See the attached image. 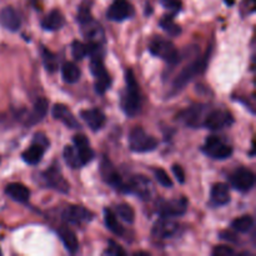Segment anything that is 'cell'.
Here are the masks:
<instances>
[{
	"mask_svg": "<svg viewBox=\"0 0 256 256\" xmlns=\"http://www.w3.org/2000/svg\"><path fill=\"white\" fill-rule=\"evenodd\" d=\"M125 92L122 99V106L125 114L129 118H134L142 110V92H140L139 84L134 76L132 70H126L125 74Z\"/></svg>",
	"mask_w": 256,
	"mask_h": 256,
	"instance_id": "cell-1",
	"label": "cell"
},
{
	"mask_svg": "<svg viewBox=\"0 0 256 256\" xmlns=\"http://www.w3.org/2000/svg\"><path fill=\"white\" fill-rule=\"evenodd\" d=\"M149 50L152 55L165 60L170 65H175L180 59L176 46L170 40L164 39V38L155 36L150 42Z\"/></svg>",
	"mask_w": 256,
	"mask_h": 256,
	"instance_id": "cell-2",
	"label": "cell"
},
{
	"mask_svg": "<svg viewBox=\"0 0 256 256\" xmlns=\"http://www.w3.org/2000/svg\"><path fill=\"white\" fill-rule=\"evenodd\" d=\"M208 59L206 58H202V59H198L195 62H192V64H189L188 66H185L179 74L175 78L174 82H172V94L175 92H179L196 76L199 72H202L206 68Z\"/></svg>",
	"mask_w": 256,
	"mask_h": 256,
	"instance_id": "cell-3",
	"label": "cell"
},
{
	"mask_svg": "<svg viewBox=\"0 0 256 256\" xmlns=\"http://www.w3.org/2000/svg\"><path fill=\"white\" fill-rule=\"evenodd\" d=\"M129 146L135 152H149L158 148V140L148 134L142 128L136 126L129 134Z\"/></svg>",
	"mask_w": 256,
	"mask_h": 256,
	"instance_id": "cell-4",
	"label": "cell"
},
{
	"mask_svg": "<svg viewBox=\"0 0 256 256\" xmlns=\"http://www.w3.org/2000/svg\"><path fill=\"white\" fill-rule=\"evenodd\" d=\"M124 192L136 195L142 200H150L155 195V188L152 180L142 175H135L128 184H125Z\"/></svg>",
	"mask_w": 256,
	"mask_h": 256,
	"instance_id": "cell-5",
	"label": "cell"
},
{
	"mask_svg": "<svg viewBox=\"0 0 256 256\" xmlns=\"http://www.w3.org/2000/svg\"><path fill=\"white\" fill-rule=\"evenodd\" d=\"M232 124H234V118H232V112L224 109H209L206 115H205L202 128L218 132V130H222L225 128L232 126Z\"/></svg>",
	"mask_w": 256,
	"mask_h": 256,
	"instance_id": "cell-6",
	"label": "cell"
},
{
	"mask_svg": "<svg viewBox=\"0 0 256 256\" xmlns=\"http://www.w3.org/2000/svg\"><path fill=\"white\" fill-rule=\"evenodd\" d=\"M232 148L219 136H209L204 142L202 152L212 159L224 160L232 155Z\"/></svg>",
	"mask_w": 256,
	"mask_h": 256,
	"instance_id": "cell-7",
	"label": "cell"
},
{
	"mask_svg": "<svg viewBox=\"0 0 256 256\" xmlns=\"http://www.w3.org/2000/svg\"><path fill=\"white\" fill-rule=\"evenodd\" d=\"M90 70L95 79V92L98 94H104L112 85V78L105 69L102 58H92L90 62Z\"/></svg>",
	"mask_w": 256,
	"mask_h": 256,
	"instance_id": "cell-8",
	"label": "cell"
},
{
	"mask_svg": "<svg viewBox=\"0 0 256 256\" xmlns=\"http://www.w3.org/2000/svg\"><path fill=\"white\" fill-rule=\"evenodd\" d=\"M188 210V200L185 198L172 200H160L156 205V212L160 218L182 216Z\"/></svg>",
	"mask_w": 256,
	"mask_h": 256,
	"instance_id": "cell-9",
	"label": "cell"
},
{
	"mask_svg": "<svg viewBox=\"0 0 256 256\" xmlns=\"http://www.w3.org/2000/svg\"><path fill=\"white\" fill-rule=\"evenodd\" d=\"M42 182L46 188H52V189L56 190V192L66 194L69 192V184L66 180L62 178V172H60L58 165H52V168L46 170V172H42Z\"/></svg>",
	"mask_w": 256,
	"mask_h": 256,
	"instance_id": "cell-10",
	"label": "cell"
},
{
	"mask_svg": "<svg viewBox=\"0 0 256 256\" xmlns=\"http://www.w3.org/2000/svg\"><path fill=\"white\" fill-rule=\"evenodd\" d=\"M209 108L206 105H194L178 115V120L189 128H202Z\"/></svg>",
	"mask_w": 256,
	"mask_h": 256,
	"instance_id": "cell-11",
	"label": "cell"
},
{
	"mask_svg": "<svg viewBox=\"0 0 256 256\" xmlns=\"http://www.w3.org/2000/svg\"><path fill=\"white\" fill-rule=\"evenodd\" d=\"M100 174H102V180L106 182L108 185H110L114 189L119 190V192H124L125 184L122 182V176L118 172L116 168L112 165V162H110L106 158H102V162H100Z\"/></svg>",
	"mask_w": 256,
	"mask_h": 256,
	"instance_id": "cell-12",
	"label": "cell"
},
{
	"mask_svg": "<svg viewBox=\"0 0 256 256\" xmlns=\"http://www.w3.org/2000/svg\"><path fill=\"white\" fill-rule=\"evenodd\" d=\"M180 230V225L170 218H162L154 224L152 229V235L156 239L166 240L176 236Z\"/></svg>",
	"mask_w": 256,
	"mask_h": 256,
	"instance_id": "cell-13",
	"label": "cell"
},
{
	"mask_svg": "<svg viewBox=\"0 0 256 256\" xmlns=\"http://www.w3.org/2000/svg\"><path fill=\"white\" fill-rule=\"evenodd\" d=\"M230 180H232V186L242 192H250L255 185L254 172L246 168H239V169L235 170Z\"/></svg>",
	"mask_w": 256,
	"mask_h": 256,
	"instance_id": "cell-14",
	"label": "cell"
},
{
	"mask_svg": "<svg viewBox=\"0 0 256 256\" xmlns=\"http://www.w3.org/2000/svg\"><path fill=\"white\" fill-rule=\"evenodd\" d=\"M134 15V9L129 0H114L106 12L108 19L112 22H124Z\"/></svg>",
	"mask_w": 256,
	"mask_h": 256,
	"instance_id": "cell-15",
	"label": "cell"
},
{
	"mask_svg": "<svg viewBox=\"0 0 256 256\" xmlns=\"http://www.w3.org/2000/svg\"><path fill=\"white\" fill-rule=\"evenodd\" d=\"M62 219L69 224H84V222H92L94 219V214L79 205H72L64 209Z\"/></svg>",
	"mask_w": 256,
	"mask_h": 256,
	"instance_id": "cell-16",
	"label": "cell"
},
{
	"mask_svg": "<svg viewBox=\"0 0 256 256\" xmlns=\"http://www.w3.org/2000/svg\"><path fill=\"white\" fill-rule=\"evenodd\" d=\"M82 32L85 39L89 42V44H102L105 42L104 30L102 25L94 19H90L82 24Z\"/></svg>",
	"mask_w": 256,
	"mask_h": 256,
	"instance_id": "cell-17",
	"label": "cell"
},
{
	"mask_svg": "<svg viewBox=\"0 0 256 256\" xmlns=\"http://www.w3.org/2000/svg\"><path fill=\"white\" fill-rule=\"evenodd\" d=\"M80 116L84 120L85 124L92 130V132H98V130L102 129L104 126L105 122H106V116H105L104 112L100 109L96 108H92V109L82 110L80 112Z\"/></svg>",
	"mask_w": 256,
	"mask_h": 256,
	"instance_id": "cell-18",
	"label": "cell"
},
{
	"mask_svg": "<svg viewBox=\"0 0 256 256\" xmlns=\"http://www.w3.org/2000/svg\"><path fill=\"white\" fill-rule=\"evenodd\" d=\"M52 116L54 119L59 120L62 124L66 125L70 129H79L80 124L78 122L76 118L72 112V110L64 104H55L52 108Z\"/></svg>",
	"mask_w": 256,
	"mask_h": 256,
	"instance_id": "cell-19",
	"label": "cell"
},
{
	"mask_svg": "<svg viewBox=\"0 0 256 256\" xmlns=\"http://www.w3.org/2000/svg\"><path fill=\"white\" fill-rule=\"evenodd\" d=\"M74 148L76 149L78 155H79V159L82 162V165L88 164V162H92L95 158L94 150L90 148L89 140H88L86 136L84 135H75L74 136Z\"/></svg>",
	"mask_w": 256,
	"mask_h": 256,
	"instance_id": "cell-20",
	"label": "cell"
},
{
	"mask_svg": "<svg viewBox=\"0 0 256 256\" xmlns=\"http://www.w3.org/2000/svg\"><path fill=\"white\" fill-rule=\"evenodd\" d=\"M0 24L4 29L9 30V32H16L20 29L22 19H20L19 14L14 8L6 6L0 12Z\"/></svg>",
	"mask_w": 256,
	"mask_h": 256,
	"instance_id": "cell-21",
	"label": "cell"
},
{
	"mask_svg": "<svg viewBox=\"0 0 256 256\" xmlns=\"http://www.w3.org/2000/svg\"><path fill=\"white\" fill-rule=\"evenodd\" d=\"M48 108H49V102H48L46 99L44 98H40L35 102L34 106H32V112H29V115L26 116V120H25V124L28 126H32L35 124H39L45 116H46Z\"/></svg>",
	"mask_w": 256,
	"mask_h": 256,
	"instance_id": "cell-22",
	"label": "cell"
},
{
	"mask_svg": "<svg viewBox=\"0 0 256 256\" xmlns=\"http://www.w3.org/2000/svg\"><path fill=\"white\" fill-rule=\"evenodd\" d=\"M5 194L14 202L25 204L30 199V190L20 182H12L5 188Z\"/></svg>",
	"mask_w": 256,
	"mask_h": 256,
	"instance_id": "cell-23",
	"label": "cell"
},
{
	"mask_svg": "<svg viewBox=\"0 0 256 256\" xmlns=\"http://www.w3.org/2000/svg\"><path fill=\"white\" fill-rule=\"evenodd\" d=\"M210 200H212V204L215 205V206H222V205L229 204V186L226 184H224V182H218V184H215L212 189Z\"/></svg>",
	"mask_w": 256,
	"mask_h": 256,
	"instance_id": "cell-24",
	"label": "cell"
},
{
	"mask_svg": "<svg viewBox=\"0 0 256 256\" xmlns=\"http://www.w3.org/2000/svg\"><path fill=\"white\" fill-rule=\"evenodd\" d=\"M65 25V18L60 10L54 9L42 19V26L48 32H55V30L62 29Z\"/></svg>",
	"mask_w": 256,
	"mask_h": 256,
	"instance_id": "cell-25",
	"label": "cell"
},
{
	"mask_svg": "<svg viewBox=\"0 0 256 256\" xmlns=\"http://www.w3.org/2000/svg\"><path fill=\"white\" fill-rule=\"evenodd\" d=\"M45 149H48V148L39 144V142H32V146H30L26 152H22V160H24L25 162H28L29 165H36L38 162L42 159Z\"/></svg>",
	"mask_w": 256,
	"mask_h": 256,
	"instance_id": "cell-26",
	"label": "cell"
},
{
	"mask_svg": "<svg viewBox=\"0 0 256 256\" xmlns=\"http://www.w3.org/2000/svg\"><path fill=\"white\" fill-rule=\"evenodd\" d=\"M58 232H59V236L62 239V244H64L65 249L72 252V254L76 252L78 249H79V242H78L75 232L69 228H62Z\"/></svg>",
	"mask_w": 256,
	"mask_h": 256,
	"instance_id": "cell-27",
	"label": "cell"
},
{
	"mask_svg": "<svg viewBox=\"0 0 256 256\" xmlns=\"http://www.w3.org/2000/svg\"><path fill=\"white\" fill-rule=\"evenodd\" d=\"M62 79L68 84H75V82H79L80 76H82V72H80L79 66H76V64L72 62H64L62 68Z\"/></svg>",
	"mask_w": 256,
	"mask_h": 256,
	"instance_id": "cell-28",
	"label": "cell"
},
{
	"mask_svg": "<svg viewBox=\"0 0 256 256\" xmlns=\"http://www.w3.org/2000/svg\"><path fill=\"white\" fill-rule=\"evenodd\" d=\"M104 222L108 229H109L112 234L118 235V236H122V235H124V229H122V226L120 225V222H118L116 214H114L110 209L104 210Z\"/></svg>",
	"mask_w": 256,
	"mask_h": 256,
	"instance_id": "cell-29",
	"label": "cell"
},
{
	"mask_svg": "<svg viewBox=\"0 0 256 256\" xmlns=\"http://www.w3.org/2000/svg\"><path fill=\"white\" fill-rule=\"evenodd\" d=\"M254 219L250 215H242L232 222V228L238 232H249L254 228Z\"/></svg>",
	"mask_w": 256,
	"mask_h": 256,
	"instance_id": "cell-30",
	"label": "cell"
},
{
	"mask_svg": "<svg viewBox=\"0 0 256 256\" xmlns=\"http://www.w3.org/2000/svg\"><path fill=\"white\" fill-rule=\"evenodd\" d=\"M160 28L164 30L166 34L172 35V36H178L182 32V28L174 22L172 15H165L162 20H160Z\"/></svg>",
	"mask_w": 256,
	"mask_h": 256,
	"instance_id": "cell-31",
	"label": "cell"
},
{
	"mask_svg": "<svg viewBox=\"0 0 256 256\" xmlns=\"http://www.w3.org/2000/svg\"><path fill=\"white\" fill-rule=\"evenodd\" d=\"M64 159L65 162L69 165L72 169H79L82 166V162L79 159V155H78L76 149L74 146H65L64 149Z\"/></svg>",
	"mask_w": 256,
	"mask_h": 256,
	"instance_id": "cell-32",
	"label": "cell"
},
{
	"mask_svg": "<svg viewBox=\"0 0 256 256\" xmlns=\"http://www.w3.org/2000/svg\"><path fill=\"white\" fill-rule=\"evenodd\" d=\"M116 214L122 220L128 224H132L135 220V212L130 205L120 204L116 206Z\"/></svg>",
	"mask_w": 256,
	"mask_h": 256,
	"instance_id": "cell-33",
	"label": "cell"
},
{
	"mask_svg": "<svg viewBox=\"0 0 256 256\" xmlns=\"http://www.w3.org/2000/svg\"><path fill=\"white\" fill-rule=\"evenodd\" d=\"M42 62H44L45 69L49 72H54L58 70V59L56 55L48 49H42Z\"/></svg>",
	"mask_w": 256,
	"mask_h": 256,
	"instance_id": "cell-34",
	"label": "cell"
},
{
	"mask_svg": "<svg viewBox=\"0 0 256 256\" xmlns=\"http://www.w3.org/2000/svg\"><path fill=\"white\" fill-rule=\"evenodd\" d=\"M72 54L76 60H82V58L88 55V44L75 40L72 46Z\"/></svg>",
	"mask_w": 256,
	"mask_h": 256,
	"instance_id": "cell-35",
	"label": "cell"
},
{
	"mask_svg": "<svg viewBox=\"0 0 256 256\" xmlns=\"http://www.w3.org/2000/svg\"><path fill=\"white\" fill-rule=\"evenodd\" d=\"M154 175L160 185H162V186H165V188L172 186V180L170 179V176L168 175V172H165L164 169H162V168H158V169L154 170Z\"/></svg>",
	"mask_w": 256,
	"mask_h": 256,
	"instance_id": "cell-36",
	"label": "cell"
},
{
	"mask_svg": "<svg viewBox=\"0 0 256 256\" xmlns=\"http://www.w3.org/2000/svg\"><path fill=\"white\" fill-rule=\"evenodd\" d=\"M108 244H109V246H108V250L105 252V254L106 255H112V256L126 255V252H125L122 246H119L116 242H112V240H109V242H108Z\"/></svg>",
	"mask_w": 256,
	"mask_h": 256,
	"instance_id": "cell-37",
	"label": "cell"
},
{
	"mask_svg": "<svg viewBox=\"0 0 256 256\" xmlns=\"http://www.w3.org/2000/svg\"><path fill=\"white\" fill-rule=\"evenodd\" d=\"M212 255L214 256H234L235 250L232 246L228 245H220V246L214 248L212 250Z\"/></svg>",
	"mask_w": 256,
	"mask_h": 256,
	"instance_id": "cell-38",
	"label": "cell"
},
{
	"mask_svg": "<svg viewBox=\"0 0 256 256\" xmlns=\"http://www.w3.org/2000/svg\"><path fill=\"white\" fill-rule=\"evenodd\" d=\"M165 9L172 12H178L182 9V0H160Z\"/></svg>",
	"mask_w": 256,
	"mask_h": 256,
	"instance_id": "cell-39",
	"label": "cell"
},
{
	"mask_svg": "<svg viewBox=\"0 0 256 256\" xmlns=\"http://www.w3.org/2000/svg\"><path fill=\"white\" fill-rule=\"evenodd\" d=\"M90 19H92V12H90V6H88V5H82L79 9V12H78V22H79L80 24H82V22H88V20Z\"/></svg>",
	"mask_w": 256,
	"mask_h": 256,
	"instance_id": "cell-40",
	"label": "cell"
},
{
	"mask_svg": "<svg viewBox=\"0 0 256 256\" xmlns=\"http://www.w3.org/2000/svg\"><path fill=\"white\" fill-rule=\"evenodd\" d=\"M172 172H174V175H175V178H176L178 182H179L180 184H184L185 180H186V178H185L184 169H182V168L178 164L172 165Z\"/></svg>",
	"mask_w": 256,
	"mask_h": 256,
	"instance_id": "cell-41",
	"label": "cell"
},
{
	"mask_svg": "<svg viewBox=\"0 0 256 256\" xmlns=\"http://www.w3.org/2000/svg\"><path fill=\"white\" fill-rule=\"evenodd\" d=\"M220 238L224 240H228V242H238V238H235L234 234L232 232H220Z\"/></svg>",
	"mask_w": 256,
	"mask_h": 256,
	"instance_id": "cell-42",
	"label": "cell"
},
{
	"mask_svg": "<svg viewBox=\"0 0 256 256\" xmlns=\"http://www.w3.org/2000/svg\"><path fill=\"white\" fill-rule=\"evenodd\" d=\"M0 254H2V250H0Z\"/></svg>",
	"mask_w": 256,
	"mask_h": 256,
	"instance_id": "cell-43",
	"label": "cell"
}]
</instances>
